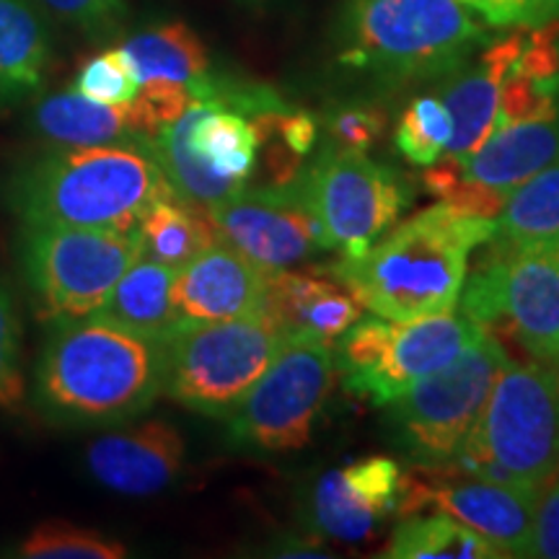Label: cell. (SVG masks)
<instances>
[{
    "label": "cell",
    "mask_w": 559,
    "mask_h": 559,
    "mask_svg": "<svg viewBox=\"0 0 559 559\" xmlns=\"http://www.w3.org/2000/svg\"><path fill=\"white\" fill-rule=\"evenodd\" d=\"M508 362L502 340L485 330L464 353L386 404L396 445L415 466L451 464Z\"/></svg>",
    "instance_id": "8"
},
{
    "label": "cell",
    "mask_w": 559,
    "mask_h": 559,
    "mask_svg": "<svg viewBox=\"0 0 559 559\" xmlns=\"http://www.w3.org/2000/svg\"><path fill=\"white\" fill-rule=\"evenodd\" d=\"M138 83L169 81L194 88L210 75V55L202 39L181 21L151 26L120 45ZM194 94V91H192Z\"/></svg>",
    "instance_id": "25"
},
{
    "label": "cell",
    "mask_w": 559,
    "mask_h": 559,
    "mask_svg": "<svg viewBox=\"0 0 559 559\" xmlns=\"http://www.w3.org/2000/svg\"><path fill=\"white\" fill-rule=\"evenodd\" d=\"M557 102H559V94H557Z\"/></svg>",
    "instance_id": "40"
},
{
    "label": "cell",
    "mask_w": 559,
    "mask_h": 559,
    "mask_svg": "<svg viewBox=\"0 0 559 559\" xmlns=\"http://www.w3.org/2000/svg\"><path fill=\"white\" fill-rule=\"evenodd\" d=\"M526 3V29H539L559 21V0H523Z\"/></svg>",
    "instance_id": "39"
},
{
    "label": "cell",
    "mask_w": 559,
    "mask_h": 559,
    "mask_svg": "<svg viewBox=\"0 0 559 559\" xmlns=\"http://www.w3.org/2000/svg\"><path fill=\"white\" fill-rule=\"evenodd\" d=\"M487 41L459 0H347L340 62L389 83L445 79Z\"/></svg>",
    "instance_id": "4"
},
{
    "label": "cell",
    "mask_w": 559,
    "mask_h": 559,
    "mask_svg": "<svg viewBox=\"0 0 559 559\" xmlns=\"http://www.w3.org/2000/svg\"><path fill=\"white\" fill-rule=\"evenodd\" d=\"M52 39L34 0H0V102L45 86Z\"/></svg>",
    "instance_id": "24"
},
{
    "label": "cell",
    "mask_w": 559,
    "mask_h": 559,
    "mask_svg": "<svg viewBox=\"0 0 559 559\" xmlns=\"http://www.w3.org/2000/svg\"><path fill=\"white\" fill-rule=\"evenodd\" d=\"M492 239L508 247L559 239V160L508 194Z\"/></svg>",
    "instance_id": "28"
},
{
    "label": "cell",
    "mask_w": 559,
    "mask_h": 559,
    "mask_svg": "<svg viewBox=\"0 0 559 559\" xmlns=\"http://www.w3.org/2000/svg\"><path fill=\"white\" fill-rule=\"evenodd\" d=\"M185 438L174 425L143 419L91 440L86 469L111 492L145 498L177 481L185 469Z\"/></svg>",
    "instance_id": "16"
},
{
    "label": "cell",
    "mask_w": 559,
    "mask_h": 559,
    "mask_svg": "<svg viewBox=\"0 0 559 559\" xmlns=\"http://www.w3.org/2000/svg\"><path fill=\"white\" fill-rule=\"evenodd\" d=\"M508 190H495V187L479 185V181L466 179L461 181L459 190L451 194L449 200H440V202H449V205L464 210V213L479 215V218H489L495 221L500 215L502 205L508 200Z\"/></svg>",
    "instance_id": "36"
},
{
    "label": "cell",
    "mask_w": 559,
    "mask_h": 559,
    "mask_svg": "<svg viewBox=\"0 0 559 559\" xmlns=\"http://www.w3.org/2000/svg\"><path fill=\"white\" fill-rule=\"evenodd\" d=\"M539 492L469 477L449 464L419 466L407 474L400 515L432 510L477 531L502 557H531Z\"/></svg>",
    "instance_id": "13"
},
{
    "label": "cell",
    "mask_w": 559,
    "mask_h": 559,
    "mask_svg": "<svg viewBox=\"0 0 559 559\" xmlns=\"http://www.w3.org/2000/svg\"><path fill=\"white\" fill-rule=\"evenodd\" d=\"M531 557L559 559V479L542 492L534 519V544Z\"/></svg>",
    "instance_id": "35"
},
{
    "label": "cell",
    "mask_w": 559,
    "mask_h": 559,
    "mask_svg": "<svg viewBox=\"0 0 559 559\" xmlns=\"http://www.w3.org/2000/svg\"><path fill=\"white\" fill-rule=\"evenodd\" d=\"M559 160V104L544 115L492 130L464 164V177L495 190L515 187Z\"/></svg>",
    "instance_id": "19"
},
{
    "label": "cell",
    "mask_w": 559,
    "mask_h": 559,
    "mask_svg": "<svg viewBox=\"0 0 559 559\" xmlns=\"http://www.w3.org/2000/svg\"><path fill=\"white\" fill-rule=\"evenodd\" d=\"M464 181V164H461L459 158L453 156H440L438 160H432V164L419 174V185H423V190L430 194V198H438V200H449L453 192L459 190V185Z\"/></svg>",
    "instance_id": "38"
},
{
    "label": "cell",
    "mask_w": 559,
    "mask_h": 559,
    "mask_svg": "<svg viewBox=\"0 0 559 559\" xmlns=\"http://www.w3.org/2000/svg\"><path fill=\"white\" fill-rule=\"evenodd\" d=\"M34 3L45 5L47 11L91 39L115 34L128 16L124 0H34Z\"/></svg>",
    "instance_id": "34"
},
{
    "label": "cell",
    "mask_w": 559,
    "mask_h": 559,
    "mask_svg": "<svg viewBox=\"0 0 559 559\" xmlns=\"http://www.w3.org/2000/svg\"><path fill=\"white\" fill-rule=\"evenodd\" d=\"M26 402V379L21 370V319L9 280L0 275V409L19 415Z\"/></svg>",
    "instance_id": "31"
},
{
    "label": "cell",
    "mask_w": 559,
    "mask_h": 559,
    "mask_svg": "<svg viewBox=\"0 0 559 559\" xmlns=\"http://www.w3.org/2000/svg\"><path fill=\"white\" fill-rule=\"evenodd\" d=\"M177 124L210 171L247 187L260 158V135L247 115L221 102H194L177 117Z\"/></svg>",
    "instance_id": "22"
},
{
    "label": "cell",
    "mask_w": 559,
    "mask_h": 559,
    "mask_svg": "<svg viewBox=\"0 0 559 559\" xmlns=\"http://www.w3.org/2000/svg\"><path fill=\"white\" fill-rule=\"evenodd\" d=\"M160 396V342L109 321H55L34 366L32 400L60 425H117Z\"/></svg>",
    "instance_id": "3"
},
{
    "label": "cell",
    "mask_w": 559,
    "mask_h": 559,
    "mask_svg": "<svg viewBox=\"0 0 559 559\" xmlns=\"http://www.w3.org/2000/svg\"><path fill=\"white\" fill-rule=\"evenodd\" d=\"M32 128L47 145L81 148L122 140H148L140 135L132 104H104L75 88L50 94L32 111Z\"/></svg>",
    "instance_id": "21"
},
{
    "label": "cell",
    "mask_w": 559,
    "mask_h": 559,
    "mask_svg": "<svg viewBox=\"0 0 559 559\" xmlns=\"http://www.w3.org/2000/svg\"><path fill=\"white\" fill-rule=\"evenodd\" d=\"M19 257L37 313L55 324L99 311L143 249L138 228L24 226Z\"/></svg>",
    "instance_id": "9"
},
{
    "label": "cell",
    "mask_w": 559,
    "mask_h": 559,
    "mask_svg": "<svg viewBox=\"0 0 559 559\" xmlns=\"http://www.w3.org/2000/svg\"><path fill=\"white\" fill-rule=\"evenodd\" d=\"M16 555L26 559H122L128 557V547L102 531L45 521L19 544Z\"/></svg>",
    "instance_id": "29"
},
{
    "label": "cell",
    "mask_w": 559,
    "mask_h": 559,
    "mask_svg": "<svg viewBox=\"0 0 559 559\" xmlns=\"http://www.w3.org/2000/svg\"><path fill=\"white\" fill-rule=\"evenodd\" d=\"M218 239L267 270H288L326 251L300 181L239 190L207 207Z\"/></svg>",
    "instance_id": "14"
},
{
    "label": "cell",
    "mask_w": 559,
    "mask_h": 559,
    "mask_svg": "<svg viewBox=\"0 0 559 559\" xmlns=\"http://www.w3.org/2000/svg\"><path fill=\"white\" fill-rule=\"evenodd\" d=\"M138 236L143 257L153 262L181 267L202 249L213 247L218 239L207 210L181 198H166L153 202V205L140 215Z\"/></svg>",
    "instance_id": "26"
},
{
    "label": "cell",
    "mask_w": 559,
    "mask_h": 559,
    "mask_svg": "<svg viewBox=\"0 0 559 559\" xmlns=\"http://www.w3.org/2000/svg\"><path fill=\"white\" fill-rule=\"evenodd\" d=\"M174 280H177V267L140 257L117 280L99 311L91 317L122 330L160 337L181 321L174 306Z\"/></svg>",
    "instance_id": "23"
},
{
    "label": "cell",
    "mask_w": 559,
    "mask_h": 559,
    "mask_svg": "<svg viewBox=\"0 0 559 559\" xmlns=\"http://www.w3.org/2000/svg\"><path fill=\"white\" fill-rule=\"evenodd\" d=\"M386 559H500V549L485 536L445 513L404 515L394 528Z\"/></svg>",
    "instance_id": "27"
},
{
    "label": "cell",
    "mask_w": 559,
    "mask_h": 559,
    "mask_svg": "<svg viewBox=\"0 0 559 559\" xmlns=\"http://www.w3.org/2000/svg\"><path fill=\"white\" fill-rule=\"evenodd\" d=\"M526 32L528 29H515L506 37L487 41L474 66L464 62L445 75L440 99L453 122L445 156L466 160L489 138L495 115H498L502 81L526 47Z\"/></svg>",
    "instance_id": "18"
},
{
    "label": "cell",
    "mask_w": 559,
    "mask_h": 559,
    "mask_svg": "<svg viewBox=\"0 0 559 559\" xmlns=\"http://www.w3.org/2000/svg\"><path fill=\"white\" fill-rule=\"evenodd\" d=\"M321 239L340 257H360L400 221L409 202L400 174L376 164L366 151L330 143L298 174Z\"/></svg>",
    "instance_id": "12"
},
{
    "label": "cell",
    "mask_w": 559,
    "mask_h": 559,
    "mask_svg": "<svg viewBox=\"0 0 559 559\" xmlns=\"http://www.w3.org/2000/svg\"><path fill=\"white\" fill-rule=\"evenodd\" d=\"M334 370L332 342L304 330L285 334L267 370L226 417L228 443L257 453L306 449L334 386Z\"/></svg>",
    "instance_id": "10"
},
{
    "label": "cell",
    "mask_w": 559,
    "mask_h": 559,
    "mask_svg": "<svg viewBox=\"0 0 559 559\" xmlns=\"http://www.w3.org/2000/svg\"><path fill=\"white\" fill-rule=\"evenodd\" d=\"M264 309L285 332L304 330L326 342H337L360 319L362 306L330 272L277 270Z\"/></svg>",
    "instance_id": "20"
},
{
    "label": "cell",
    "mask_w": 559,
    "mask_h": 559,
    "mask_svg": "<svg viewBox=\"0 0 559 559\" xmlns=\"http://www.w3.org/2000/svg\"><path fill=\"white\" fill-rule=\"evenodd\" d=\"M407 472L389 456H368L321 474L311 492V523L340 542H366L400 513Z\"/></svg>",
    "instance_id": "15"
},
{
    "label": "cell",
    "mask_w": 559,
    "mask_h": 559,
    "mask_svg": "<svg viewBox=\"0 0 559 559\" xmlns=\"http://www.w3.org/2000/svg\"><path fill=\"white\" fill-rule=\"evenodd\" d=\"M481 332L472 319L453 311L412 321L358 319L340 337L334 362L349 394L386 407L412 383L464 353Z\"/></svg>",
    "instance_id": "11"
},
{
    "label": "cell",
    "mask_w": 559,
    "mask_h": 559,
    "mask_svg": "<svg viewBox=\"0 0 559 559\" xmlns=\"http://www.w3.org/2000/svg\"><path fill=\"white\" fill-rule=\"evenodd\" d=\"M492 251L464 280L461 309L481 330L506 332L536 362L559 368V239Z\"/></svg>",
    "instance_id": "7"
},
{
    "label": "cell",
    "mask_w": 559,
    "mask_h": 559,
    "mask_svg": "<svg viewBox=\"0 0 559 559\" xmlns=\"http://www.w3.org/2000/svg\"><path fill=\"white\" fill-rule=\"evenodd\" d=\"M267 270L226 241L202 249L181 264L174 280V306L185 321H218L264 309L272 277Z\"/></svg>",
    "instance_id": "17"
},
{
    "label": "cell",
    "mask_w": 559,
    "mask_h": 559,
    "mask_svg": "<svg viewBox=\"0 0 559 559\" xmlns=\"http://www.w3.org/2000/svg\"><path fill=\"white\" fill-rule=\"evenodd\" d=\"M477 11L492 29H526V3L523 0H459Z\"/></svg>",
    "instance_id": "37"
},
{
    "label": "cell",
    "mask_w": 559,
    "mask_h": 559,
    "mask_svg": "<svg viewBox=\"0 0 559 559\" xmlns=\"http://www.w3.org/2000/svg\"><path fill=\"white\" fill-rule=\"evenodd\" d=\"M498 230V223L438 202L400 223L389 236L342 257L326 272L389 321H412L456 311L469 254Z\"/></svg>",
    "instance_id": "2"
},
{
    "label": "cell",
    "mask_w": 559,
    "mask_h": 559,
    "mask_svg": "<svg viewBox=\"0 0 559 559\" xmlns=\"http://www.w3.org/2000/svg\"><path fill=\"white\" fill-rule=\"evenodd\" d=\"M453 122L440 96H417L402 111L394 130L396 148L409 164L430 166L449 148Z\"/></svg>",
    "instance_id": "30"
},
{
    "label": "cell",
    "mask_w": 559,
    "mask_h": 559,
    "mask_svg": "<svg viewBox=\"0 0 559 559\" xmlns=\"http://www.w3.org/2000/svg\"><path fill=\"white\" fill-rule=\"evenodd\" d=\"M267 309L218 321H177L160 334V394L198 415L226 419L285 340Z\"/></svg>",
    "instance_id": "6"
},
{
    "label": "cell",
    "mask_w": 559,
    "mask_h": 559,
    "mask_svg": "<svg viewBox=\"0 0 559 559\" xmlns=\"http://www.w3.org/2000/svg\"><path fill=\"white\" fill-rule=\"evenodd\" d=\"M449 466L542 495L559 472V368L508 362Z\"/></svg>",
    "instance_id": "5"
},
{
    "label": "cell",
    "mask_w": 559,
    "mask_h": 559,
    "mask_svg": "<svg viewBox=\"0 0 559 559\" xmlns=\"http://www.w3.org/2000/svg\"><path fill=\"white\" fill-rule=\"evenodd\" d=\"M9 205L21 226L138 228L153 202L177 198L148 140L50 148L13 169Z\"/></svg>",
    "instance_id": "1"
},
{
    "label": "cell",
    "mask_w": 559,
    "mask_h": 559,
    "mask_svg": "<svg viewBox=\"0 0 559 559\" xmlns=\"http://www.w3.org/2000/svg\"><path fill=\"white\" fill-rule=\"evenodd\" d=\"M73 88L88 99L104 104H130L138 96L140 83L124 52L115 47V50H104L83 62Z\"/></svg>",
    "instance_id": "32"
},
{
    "label": "cell",
    "mask_w": 559,
    "mask_h": 559,
    "mask_svg": "<svg viewBox=\"0 0 559 559\" xmlns=\"http://www.w3.org/2000/svg\"><path fill=\"white\" fill-rule=\"evenodd\" d=\"M386 111L379 104L366 102H347L334 104L324 115V130L330 135V143L342 148L368 151L376 145L386 132Z\"/></svg>",
    "instance_id": "33"
}]
</instances>
